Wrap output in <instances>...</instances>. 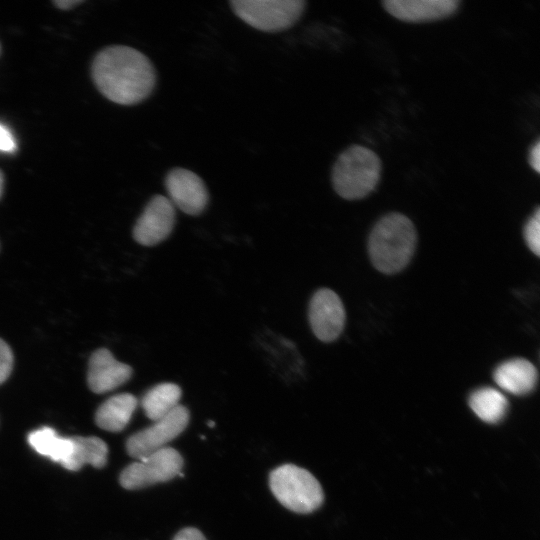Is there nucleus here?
Returning <instances> with one entry per match:
<instances>
[{
	"mask_svg": "<svg viewBox=\"0 0 540 540\" xmlns=\"http://www.w3.org/2000/svg\"><path fill=\"white\" fill-rule=\"evenodd\" d=\"M165 188L173 206L188 215H199L208 204L209 195L205 183L188 169L170 170L165 177Z\"/></svg>",
	"mask_w": 540,
	"mask_h": 540,
	"instance_id": "nucleus-10",
	"label": "nucleus"
},
{
	"mask_svg": "<svg viewBox=\"0 0 540 540\" xmlns=\"http://www.w3.org/2000/svg\"><path fill=\"white\" fill-rule=\"evenodd\" d=\"M308 315L314 335L323 342L336 340L344 329L345 308L331 289L321 288L313 294Z\"/></svg>",
	"mask_w": 540,
	"mask_h": 540,
	"instance_id": "nucleus-8",
	"label": "nucleus"
},
{
	"mask_svg": "<svg viewBox=\"0 0 540 540\" xmlns=\"http://www.w3.org/2000/svg\"><path fill=\"white\" fill-rule=\"evenodd\" d=\"M183 463L177 450L164 447L128 465L121 472L119 481L128 490L167 482L181 473Z\"/></svg>",
	"mask_w": 540,
	"mask_h": 540,
	"instance_id": "nucleus-6",
	"label": "nucleus"
},
{
	"mask_svg": "<svg viewBox=\"0 0 540 540\" xmlns=\"http://www.w3.org/2000/svg\"><path fill=\"white\" fill-rule=\"evenodd\" d=\"M233 12L251 27L278 32L293 26L301 17L304 0H232Z\"/></svg>",
	"mask_w": 540,
	"mask_h": 540,
	"instance_id": "nucleus-5",
	"label": "nucleus"
},
{
	"mask_svg": "<svg viewBox=\"0 0 540 540\" xmlns=\"http://www.w3.org/2000/svg\"><path fill=\"white\" fill-rule=\"evenodd\" d=\"M3 184H4V178H3V174L0 170V197L2 195V192H3Z\"/></svg>",
	"mask_w": 540,
	"mask_h": 540,
	"instance_id": "nucleus-25",
	"label": "nucleus"
},
{
	"mask_svg": "<svg viewBox=\"0 0 540 540\" xmlns=\"http://www.w3.org/2000/svg\"><path fill=\"white\" fill-rule=\"evenodd\" d=\"M28 443L39 454L63 465L72 452L71 437L59 436L51 427H42L28 435Z\"/></svg>",
	"mask_w": 540,
	"mask_h": 540,
	"instance_id": "nucleus-18",
	"label": "nucleus"
},
{
	"mask_svg": "<svg viewBox=\"0 0 540 540\" xmlns=\"http://www.w3.org/2000/svg\"><path fill=\"white\" fill-rule=\"evenodd\" d=\"M458 0H385L383 6L393 17L405 22H426L453 15Z\"/></svg>",
	"mask_w": 540,
	"mask_h": 540,
	"instance_id": "nucleus-12",
	"label": "nucleus"
},
{
	"mask_svg": "<svg viewBox=\"0 0 540 540\" xmlns=\"http://www.w3.org/2000/svg\"><path fill=\"white\" fill-rule=\"evenodd\" d=\"M92 76L98 90L121 105L145 100L156 83L155 69L147 56L128 46L114 45L97 54Z\"/></svg>",
	"mask_w": 540,
	"mask_h": 540,
	"instance_id": "nucleus-1",
	"label": "nucleus"
},
{
	"mask_svg": "<svg viewBox=\"0 0 540 540\" xmlns=\"http://www.w3.org/2000/svg\"><path fill=\"white\" fill-rule=\"evenodd\" d=\"M496 384L514 395H526L536 386L538 372L527 359L513 358L502 362L493 373Z\"/></svg>",
	"mask_w": 540,
	"mask_h": 540,
	"instance_id": "nucleus-13",
	"label": "nucleus"
},
{
	"mask_svg": "<svg viewBox=\"0 0 540 540\" xmlns=\"http://www.w3.org/2000/svg\"><path fill=\"white\" fill-rule=\"evenodd\" d=\"M16 148V142L11 132L0 124V151L13 152Z\"/></svg>",
	"mask_w": 540,
	"mask_h": 540,
	"instance_id": "nucleus-21",
	"label": "nucleus"
},
{
	"mask_svg": "<svg viewBox=\"0 0 540 540\" xmlns=\"http://www.w3.org/2000/svg\"><path fill=\"white\" fill-rule=\"evenodd\" d=\"M132 373L129 365L116 360L109 350L100 348L90 357L87 382L94 393L101 394L126 383Z\"/></svg>",
	"mask_w": 540,
	"mask_h": 540,
	"instance_id": "nucleus-11",
	"label": "nucleus"
},
{
	"mask_svg": "<svg viewBox=\"0 0 540 540\" xmlns=\"http://www.w3.org/2000/svg\"><path fill=\"white\" fill-rule=\"evenodd\" d=\"M173 540H206V538L197 528L186 527L180 530L174 536Z\"/></svg>",
	"mask_w": 540,
	"mask_h": 540,
	"instance_id": "nucleus-22",
	"label": "nucleus"
},
{
	"mask_svg": "<svg viewBox=\"0 0 540 540\" xmlns=\"http://www.w3.org/2000/svg\"><path fill=\"white\" fill-rule=\"evenodd\" d=\"M13 367V354L10 347L0 338V384L10 375Z\"/></svg>",
	"mask_w": 540,
	"mask_h": 540,
	"instance_id": "nucleus-20",
	"label": "nucleus"
},
{
	"mask_svg": "<svg viewBox=\"0 0 540 540\" xmlns=\"http://www.w3.org/2000/svg\"><path fill=\"white\" fill-rule=\"evenodd\" d=\"M72 440V452L67 461L62 465L70 471H77L86 464L95 468H102L107 462L108 447L106 443L94 436H74Z\"/></svg>",
	"mask_w": 540,
	"mask_h": 540,
	"instance_id": "nucleus-15",
	"label": "nucleus"
},
{
	"mask_svg": "<svg viewBox=\"0 0 540 540\" xmlns=\"http://www.w3.org/2000/svg\"><path fill=\"white\" fill-rule=\"evenodd\" d=\"M269 485L275 498L285 508L296 513H311L324 500L318 480L308 470L293 464L274 469L269 476Z\"/></svg>",
	"mask_w": 540,
	"mask_h": 540,
	"instance_id": "nucleus-4",
	"label": "nucleus"
},
{
	"mask_svg": "<svg viewBox=\"0 0 540 540\" xmlns=\"http://www.w3.org/2000/svg\"><path fill=\"white\" fill-rule=\"evenodd\" d=\"M469 406L484 422L497 423L506 415L509 404L505 395L499 390L481 387L470 395Z\"/></svg>",
	"mask_w": 540,
	"mask_h": 540,
	"instance_id": "nucleus-17",
	"label": "nucleus"
},
{
	"mask_svg": "<svg viewBox=\"0 0 540 540\" xmlns=\"http://www.w3.org/2000/svg\"><path fill=\"white\" fill-rule=\"evenodd\" d=\"M381 171V160L374 151L361 145H352L338 156L333 165V188L344 199H362L375 190Z\"/></svg>",
	"mask_w": 540,
	"mask_h": 540,
	"instance_id": "nucleus-3",
	"label": "nucleus"
},
{
	"mask_svg": "<svg viewBox=\"0 0 540 540\" xmlns=\"http://www.w3.org/2000/svg\"><path fill=\"white\" fill-rule=\"evenodd\" d=\"M175 216V207L167 197L153 196L135 223L134 239L143 246L162 242L171 234Z\"/></svg>",
	"mask_w": 540,
	"mask_h": 540,
	"instance_id": "nucleus-9",
	"label": "nucleus"
},
{
	"mask_svg": "<svg viewBox=\"0 0 540 540\" xmlns=\"http://www.w3.org/2000/svg\"><path fill=\"white\" fill-rule=\"evenodd\" d=\"M82 1H78V0H67V1H64V0H59V1H55V5H57L58 8L60 9H63V10H67V9H71L73 8V6H76L78 4H80Z\"/></svg>",
	"mask_w": 540,
	"mask_h": 540,
	"instance_id": "nucleus-24",
	"label": "nucleus"
},
{
	"mask_svg": "<svg viewBox=\"0 0 540 540\" xmlns=\"http://www.w3.org/2000/svg\"><path fill=\"white\" fill-rule=\"evenodd\" d=\"M189 418L188 409L179 404L153 425L130 436L126 442L127 453L139 460L166 447L184 431Z\"/></svg>",
	"mask_w": 540,
	"mask_h": 540,
	"instance_id": "nucleus-7",
	"label": "nucleus"
},
{
	"mask_svg": "<svg viewBox=\"0 0 540 540\" xmlns=\"http://www.w3.org/2000/svg\"><path fill=\"white\" fill-rule=\"evenodd\" d=\"M528 248L536 255H540V209L529 217L523 232Z\"/></svg>",
	"mask_w": 540,
	"mask_h": 540,
	"instance_id": "nucleus-19",
	"label": "nucleus"
},
{
	"mask_svg": "<svg viewBox=\"0 0 540 540\" xmlns=\"http://www.w3.org/2000/svg\"><path fill=\"white\" fill-rule=\"evenodd\" d=\"M181 396L182 391L177 384L170 382L160 383L145 393L141 405L146 416L156 421L177 407Z\"/></svg>",
	"mask_w": 540,
	"mask_h": 540,
	"instance_id": "nucleus-16",
	"label": "nucleus"
},
{
	"mask_svg": "<svg viewBox=\"0 0 540 540\" xmlns=\"http://www.w3.org/2000/svg\"><path fill=\"white\" fill-rule=\"evenodd\" d=\"M208 425L209 427H214V422L209 421Z\"/></svg>",
	"mask_w": 540,
	"mask_h": 540,
	"instance_id": "nucleus-26",
	"label": "nucleus"
},
{
	"mask_svg": "<svg viewBox=\"0 0 540 540\" xmlns=\"http://www.w3.org/2000/svg\"><path fill=\"white\" fill-rule=\"evenodd\" d=\"M528 161L530 166L536 171L540 172V142L536 143L531 147L529 151Z\"/></svg>",
	"mask_w": 540,
	"mask_h": 540,
	"instance_id": "nucleus-23",
	"label": "nucleus"
},
{
	"mask_svg": "<svg viewBox=\"0 0 540 540\" xmlns=\"http://www.w3.org/2000/svg\"><path fill=\"white\" fill-rule=\"evenodd\" d=\"M417 242L413 222L404 214L392 212L372 228L368 252L373 266L384 274H395L410 262Z\"/></svg>",
	"mask_w": 540,
	"mask_h": 540,
	"instance_id": "nucleus-2",
	"label": "nucleus"
},
{
	"mask_svg": "<svg viewBox=\"0 0 540 540\" xmlns=\"http://www.w3.org/2000/svg\"><path fill=\"white\" fill-rule=\"evenodd\" d=\"M137 404V398L130 393L114 395L99 406L95 422L103 430L119 432L131 420Z\"/></svg>",
	"mask_w": 540,
	"mask_h": 540,
	"instance_id": "nucleus-14",
	"label": "nucleus"
}]
</instances>
